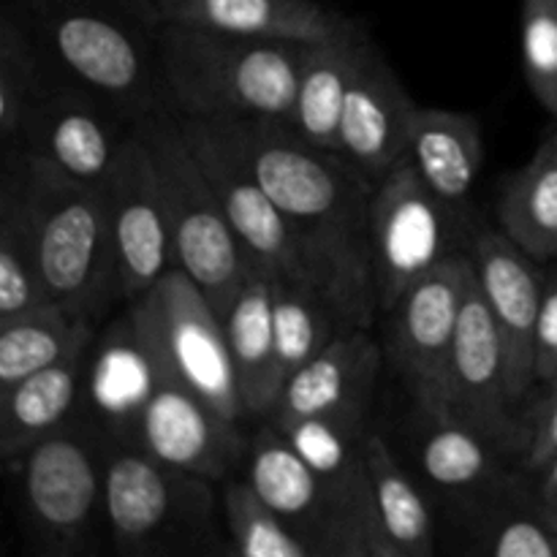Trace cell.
I'll use <instances>...</instances> for the list:
<instances>
[{"label":"cell","instance_id":"484cf974","mask_svg":"<svg viewBox=\"0 0 557 557\" xmlns=\"http://www.w3.org/2000/svg\"><path fill=\"white\" fill-rule=\"evenodd\" d=\"M498 223L533 259H557V125L544 136L536 156L506 177Z\"/></svg>","mask_w":557,"mask_h":557},{"label":"cell","instance_id":"5b68a950","mask_svg":"<svg viewBox=\"0 0 557 557\" xmlns=\"http://www.w3.org/2000/svg\"><path fill=\"white\" fill-rule=\"evenodd\" d=\"M212 479L180 471L136 444L109 441L107 517L120 557L232 555L218 528Z\"/></svg>","mask_w":557,"mask_h":557},{"label":"cell","instance_id":"7c38bea8","mask_svg":"<svg viewBox=\"0 0 557 557\" xmlns=\"http://www.w3.org/2000/svg\"><path fill=\"white\" fill-rule=\"evenodd\" d=\"M152 370L156 381L136 419L131 444L166 466L212 482L237 476L248 457V435L243 433V424L207 406L166 370Z\"/></svg>","mask_w":557,"mask_h":557},{"label":"cell","instance_id":"e0dca14e","mask_svg":"<svg viewBox=\"0 0 557 557\" xmlns=\"http://www.w3.org/2000/svg\"><path fill=\"white\" fill-rule=\"evenodd\" d=\"M243 476L297 539L308 544L313 557H346L330 493L270 419H259L248 435Z\"/></svg>","mask_w":557,"mask_h":557},{"label":"cell","instance_id":"f35d334b","mask_svg":"<svg viewBox=\"0 0 557 557\" xmlns=\"http://www.w3.org/2000/svg\"><path fill=\"white\" fill-rule=\"evenodd\" d=\"M152 3H156V0H152Z\"/></svg>","mask_w":557,"mask_h":557},{"label":"cell","instance_id":"ac0fdd59","mask_svg":"<svg viewBox=\"0 0 557 557\" xmlns=\"http://www.w3.org/2000/svg\"><path fill=\"white\" fill-rule=\"evenodd\" d=\"M417 112L413 98L370 41L343 107L341 156H346L364 177L379 183L408 156Z\"/></svg>","mask_w":557,"mask_h":557},{"label":"cell","instance_id":"9c48e42d","mask_svg":"<svg viewBox=\"0 0 557 557\" xmlns=\"http://www.w3.org/2000/svg\"><path fill=\"white\" fill-rule=\"evenodd\" d=\"M183 134L199 156L201 166L221 199L223 212L256 270L264 272L272 281H292L321 288L346 310L351 324L373 326V315L359 305L337 267L326 259L324 250L310 243L308 234L299 232L292 218L283 215L281 207L261 190V185L237 161L218 150L212 141L185 128Z\"/></svg>","mask_w":557,"mask_h":557},{"label":"cell","instance_id":"74e56055","mask_svg":"<svg viewBox=\"0 0 557 557\" xmlns=\"http://www.w3.org/2000/svg\"><path fill=\"white\" fill-rule=\"evenodd\" d=\"M533 500H536L544 520L557 531V457L539 471V484L533 490Z\"/></svg>","mask_w":557,"mask_h":557},{"label":"cell","instance_id":"836d02e7","mask_svg":"<svg viewBox=\"0 0 557 557\" xmlns=\"http://www.w3.org/2000/svg\"><path fill=\"white\" fill-rule=\"evenodd\" d=\"M471 553L490 557H557V531L531 498L522 506H504L476 528Z\"/></svg>","mask_w":557,"mask_h":557},{"label":"cell","instance_id":"1f68e13d","mask_svg":"<svg viewBox=\"0 0 557 557\" xmlns=\"http://www.w3.org/2000/svg\"><path fill=\"white\" fill-rule=\"evenodd\" d=\"M49 87L36 47L14 16L0 11V141L5 156H20L27 120Z\"/></svg>","mask_w":557,"mask_h":557},{"label":"cell","instance_id":"4dcf8cb0","mask_svg":"<svg viewBox=\"0 0 557 557\" xmlns=\"http://www.w3.org/2000/svg\"><path fill=\"white\" fill-rule=\"evenodd\" d=\"M428 422L419 441V466L435 487L446 493H471L504 482L506 473L498 460L500 446L457 419Z\"/></svg>","mask_w":557,"mask_h":557},{"label":"cell","instance_id":"4fadbf2b","mask_svg":"<svg viewBox=\"0 0 557 557\" xmlns=\"http://www.w3.org/2000/svg\"><path fill=\"white\" fill-rule=\"evenodd\" d=\"M117 250L120 299L134 302L156 286L174 264L172 234L163 207L161 180L139 123L120 150L103 183Z\"/></svg>","mask_w":557,"mask_h":557},{"label":"cell","instance_id":"8fae6325","mask_svg":"<svg viewBox=\"0 0 557 557\" xmlns=\"http://www.w3.org/2000/svg\"><path fill=\"white\" fill-rule=\"evenodd\" d=\"M471 275V256L455 253L389 310L386 351L424 419H446L451 354Z\"/></svg>","mask_w":557,"mask_h":557},{"label":"cell","instance_id":"cb8c5ba5","mask_svg":"<svg viewBox=\"0 0 557 557\" xmlns=\"http://www.w3.org/2000/svg\"><path fill=\"white\" fill-rule=\"evenodd\" d=\"M228 354L237 373L239 395L250 419H267L275 408L277 389L272 359H275V330H272V277L256 272L232 308L223 315Z\"/></svg>","mask_w":557,"mask_h":557},{"label":"cell","instance_id":"9a60e30c","mask_svg":"<svg viewBox=\"0 0 557 557\" xmlns=\"http://www.w3.org/2000/svg\"><path fill=\"white\" fill-rule=\"evenodd\" d=\"M473 272L506 354V389L522 400L536 381V324L544 297L542 261L504 228H482L471 245Z\"/></svg>","mask_w":557,"mask_h":557},{"label":"cell","instance_id":"277c9868","mask_svg":"<svg viewBox=\"0 0 557 557\" xmlns=\"http://www.w3.org/2000/svg\"><path fill=\"white\" fill-rule=\"evenodd\" d=\"M22 185L49 299L71 315L98 321L120 299L107 190L27 152Z\"/></svg>","mask_w":557,"mask_h":557},{"label":"cell","instance_id":"603a6c76","mask_svg":"<svg viewBox=\"0 0 557 557\" xmlns=\"http://www.w3.org/2000/svg\"><path fill=\"white\" fill-rule=\"evenodd\" d=\"M87 362L90 348L0 389V457L5 466L16 471L30 446L69 422Z\"/></svg>","mask_w":557,"mask_h":557},{"label":"cell","instance_id":"6da1fadb","mask_svg":"<svg viewBox=\"0 0 557 557\" xmlns=\"http://www.w3.org/2000/svg\"><path fill=\"white\" fill-rule=\"evenodd\" d=\"M180 125L237 161L267 196L324 250L364 310L375 315L370 205L375 183L346 156L305 141L283 120L183 117Z\"/></svg>","mask_w":557,"mask_h":557},{"label":"cell","instance_id":"5bb4252c","mask_svg":"<svg viewBox=\"0 0 557 557\" xmlns=\"http://www.w3.org/2000/svg\"><path fill=\"white\" fill-rule=\"evenodd\" d=\"M511 406L517 403L506 389L504 341L473 272L462 305L455 354H451L446 419L468 424L504 451H525L531 430L525 433L517 424Z\"/></svg>","mask_w":557,"mask_h":557},{"label":"cell","instance_id":"7402d4cb","mask_svg":"<svg viewBox=\"0 0 557 557\" xmlns=\"http://www.w3.org/2000/svg\"><path fill=\"white\" fill-rule=\"evenodd\" d=\"M370 36L362 25L335 41L305 47L297 96L288 125L310 145L341 152V120L348 90L364 58Z\"/></svg>","mask_w":557,"mask_h":557},{"label":"cell","instance_id":"8d00e7d4","mask_svg":"<svg viewBox=\"0 0 557 557\" xmlns=\"http://www.w3.org/2000/svg\"><path fill=\"white\" fill-rule=\"evenodd\" d=\"M557 457V379L547 384V397L531 424V441L522 451V471L539 473Z\"/></svg>","mask_w":557,"mask_h":557},{"label":"cell","instance_id":"d6a6232c","mask_svg":"<svg viewBox=\"0 0 557 557\" xmlns=\"http://www.w3.org/2000/svg\"><path fill=\"white\" fill-rule=\"evenodd\" d=\"M221 515L232 555L239 557H313L308 544L261 500L239 473L223 482Z\"/></svg>","mask_w":557,"mask_h":557},{"label":"cell","instance_id":"44dd1931","mask_svg":"<svg viewBox=\"0 0 557 557\" xmlns=\"http://www.w3.org/2000/svg\"><path fill=\"white\" fill-rule=\"evenodd\" d=\"M408 161L413 163L422 183L455 215H462L482 174V125L468 112L419 107L413 117L411 145H408Z\"/></svg>","mask_w":557,"mask_h":557},{"label":"cell","instance_id":"f546056e","mask_svg":"<svg viewBox=\"0 0 557 557\" xmlns=\"http://www.w3.org/2000/svg\"><path fill=\"white\" fill-rule=\"evenodd\" d=\"M92 370V397L98 403V413L107 422L109 441H134L136 419H139L141 406L156 381L150 357L145 346L136 337L134 324L125 315L123 324L117 326L107 346L101 348Z\"/></svg>","mask_w":557,"mask_h":557},{"label":"cell","instance_id":"4316f807","mask_svg":"<svg viewBox=\"0 0 557 557\" xmlns=\"http://www.w3.org/2000/svg\"><path fill=\"white\" fill-rule=\"evenodd\" d=\"M346 326H351V319L326 292L305 283L272 281V330H275L272 373H275L277 395L283 384Z\"/></svg>","mask_w":557,"mask_h":557},{"label":"cell","instance_id":"30bf717a","mask_svg":"<svg viewBox=\"0 0 557 557\" xmlns=\"http://www.w3.org/2000/svg\"><path fill=\"white\" fill-rule=\"evenodd\" d=\"M457 218L428 185L408 156L375 183L370 205V259L379 308L389 313L403 294L460 250Z\"/></svg>","mask_w":557,"mask_h":557},{"label":"cell","instance_id":"7a4b0ae2","mask_svg":"<svg viewBox=\"0 0 557 557\" xmlns=\"http://www.w3.org/2000/svg\"><path fill=\"white\" fill-rule=\"evenodd\" d=\"M3 11L30 38L49 82L90 92L134 125L177 114L152 0H3Z\"/></svg>","mask_w":557,"mask_h":557},{"label":"cell","instance_id":"d4e9b609","mask_svg":"<svg viewBox=\"0 0 557 557\" xmlns=\"http://www.w3.org/2000/svg\"><path fill=\"white\" fill-rule=\"evenodd\" d=\"M96 321L71 315L54 302L0 319V389L92 346Z\"/></svg>","mask_w":557,"mask_h":557},{"label":"cell","instance_id":"8992f818","mask_svg":"<svg viewBox=\"0 0 557 557\" xmlns=\"http://www.w3.org/2000/svg\"><path fill=\"white\" fill-rule=\"evenodd\" d=\"M139 131L161 180L174 264L205 292L223 321L239 288L259 270L234 234L199 156L180 128L177 114L141 120Z\"/></svg>","mask_w":557,"mask_h":557},{"label":"cell","instance_id":"ffe728a7","mask_svg":"<svg viewBox=\"0 0 557 557\" xmlns=\"http://www.w3.org/2000/svg\"><path fill=\"white\" fill-rule=\"evenodd\" d=\"M156 9L163 22L305 47L335 41L359 27L357 20L315 0H156Z\"/></svg>","mask_w":557,"mask_h":557},{"label":"cell","instance_id":"d6986e66","mask_svg":"<svg viewBox=\"0 0 557 557\" xmlns=\"http://www.w3.org/2000/svg\"><path fill=\"white\" fill-rule=\"evenodd\" d=\"M381 362L384 351L370 335V326H346L283 384L267 419H364Z\"/></svg>","mask_w":557,"mask_h":557},{"label":"cell","instance_id":"f1b7e54d","mask_svg":"<svg viewBox=\"0 0 557 557\" xmlns=\"http://www.w3.org/2000/svg\"><path fill=\"white\" fill-rule=\"evenodd\" d=\"M22 169L25 152L5 156L0 183V319L52 302L38 272Z\"/></svg>","mask_w":557,"mask_h":557},{"label":"cell","instance_id":"3957f363","mask_svg":"<svg viewBox=\"0 0 557 557\" xmlns=\"http://www.w3.org/2000/svg\"><path fill=\"white\" fill-rule=\"evenodd\" d=\"M305 44L248 38L185 22L161 25V63L183 117L288 123Z\"/></svg>","mask_w":557,"mask_h":557},{"label":"cell","instance_id":"e575fe53","mask_svg":"<svg viewBox=\"0 0 557 557\" xmlns=\"http://www.w3.org/2000/svg\"><path fill=\"white\" fill-rule=\"evenodd\" d=\"M522 60L533 96L557 117V0L522 3Z\"/></svg>","mask_w":557,"mask_h":557},{"label":"cell","instance_id":"ba28073f","mask_svg":"<svg viewBox=\"0 0 557 557\" xmlns=\"http://www.w3.org/2000/svg\"><path fill=\"white\" fill-rule=\"evenodd\" d=\"M109 438L65 422L22 457V511L33 547L47 557L90 553L107 493Z\"/></svg>","mask_w":557,"mask_h":557},{"label":"cell","instance_id":"2e32d148","mask_svg":"<svg viewBox=\"0 0 557 557\" xmlns=\"http://www.w3.org/2000/svg\"><path fill=\"white\" fill-rule=\"evenodd\" d=\"M136 125L90 92L49 82L27 120L22 152L82 183L103 185Z\"/></svg>","mask_w":557,"mask_h":557},{"label":"cell","instance_id":"83f0119b","mask_svg":"<svg viewBox=\"0 0 557 557\" xmlns=\"http://www.w3.org/2000/svg\"><path fill=\"white\" fill-rule=\"evenodd\" d=\"M362 451L392 557H430L435 553V528L422 490L413 484L379 433H364Z\"/></svg>","mask_w":557,"mask_h":557},{"label":"cell","instance_id":"52a82bcc","mask_svg":"<svg viewBox=\"0 0 557 557\" xmlns=\"http://www.w3.org/2000/svg\"><path fill=\"white\" fill-rule=\"evenodd\" d=\"M128 319L152 368L166 370L232 422L250 419L221 315L180 267H172L156 286L131 302Z\"/></svg>","mask_w":557,"mask_h":557},{"label":"cell","instance_id":"d590c367","mask_svg":"<svg viewBox=\"0 0 557 557\" xmlns=\"http://www.w3.org/2000/svg\"><path fill=\"white\" fill-rule=\"evenodd\" d=\"M557 379V264L544 277L542 310L536 324V381L549 384Z\"/></svg>","mask_w":557,"mask_h":557}]
</instances>
